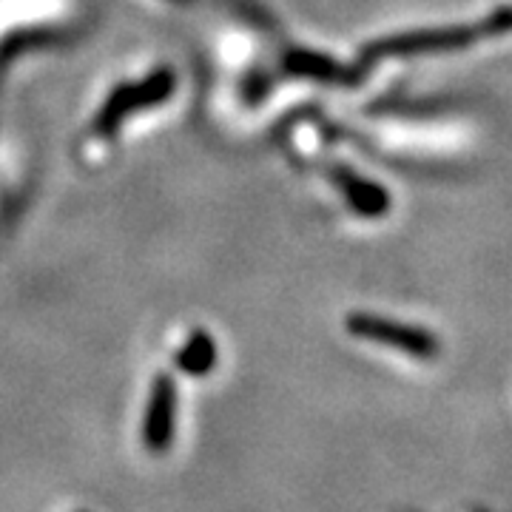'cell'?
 <instances>
[{"label": "cell", "instance_id": "6", "mask_svg": "<svg viewBox=\"0 0 512 512\" xmlns=\"http://www.w3.org/2000/svg\"><path fill=\"white\" fill-rule=\"evenodd\" d=\"M285 66L296 74H311V77H330L328 69H333L325 57H316V55H308V52H293L288 55L285 60Z\"/></svg>", "mask_w": 512, "mask_h": 512}, {"label": "cell", "instance_id": "7", "mask_svg": "<svg viewBox=\"0 0 512 512\" xmlns=\"http://www.w3.org/2000/svg\"><path fill=\"white\" fill-rule=\"evenodd\" d=\"M174 3H188V0H174Z\"/></svg>", "mask_w": 512, "mask_h": 512}, {"label": "cell", "instance_id": "1", "mask_svg": "<svg viewBox=\"0 0 512 512\" xmlns=\"http://www.w3.org/2000/svg\"><path fill=\"white\" fill-rule=\"evenodd\" d=\"M174 86H177V77L168 69H157V72H151L140 83H126V86L114 89L109 94V100L103 103L97 120H94V131L97 134L117 131L120 123L126 117H131V114H137V111L143 109H154V106L165 103L171 97V92H174Z\"/></svg>", "mask_w": 512, "mask_h": 512}, {"label": "cell", "instance_id": "3", "mask_svg": "<svg viewBox=\"0 0 512 512\" xmlns=\"http://www.w3.org/2000/svg\"><path fill=\"white\" fill-rule=\"evenodd\" d=\"M174 424H177V387L171 376H157L151 396H148L146 419H143V441L148 450L163 453L174 439Z\"/></svg>", "mask_w": 512, "mask_h": 512}, {"label": "cell", "instance_id": "2", "mask_svg": "<svg viewBox=\"0 0 512 512\" xmlns=\"http://www.w3.org/2000/svg\"><path fill=\"white\" fill-rule=\"evenodd\" d=\"M348 330L353 336H362L370 339L376 345H387V348L402 350L410 356H436L439 345H436V336H430L427 330L410 328V325H399V322H387L379 316H367V313H353L348 319Z\"/></svg>", "mask_w": 512, "mask_h": 512}, {"label": "cell", "instance_id": "4", "mask_svg": "<svg viewBox=\"0 0 512 512\" xmlns=\"http://www.w3.org/2000/svg\"><path fill=\"white\" fill-rule=\"evenodd\" d=\"M333 180L339 185V191L348 197V202L359 211V214H365V217H376V214H382L384 208H387V197H384L382 188H376L373 183H367L362 177H356V174H350L348 168H342V171H336L333 174Z\"/></svg>", "mask_w": 512, "mask_h": 512}, {"label": "cell", "instance_id": "5", "mask_svg": "<svg viewBox=\"0 0 512 512\" xmlns=\"http://www.w3.org/2000/svg\"><path fill=\"white\" fill-rule=\"evenodd\" d=\"M214 365H217V345H214L211 333L194 330L183 350L177 353V367L191 373V376H205L214 370Z\"/></svg>", "mask_w": 512, "mask_h": 512}]
</instances>
